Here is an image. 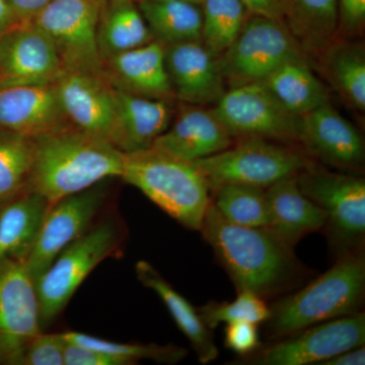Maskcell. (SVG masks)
<instances>
[{
	"mask_svg": "<svg viewBox=\"0 0 365 365\" xmlns=\"http://www.w3.org/2000/svg\"><path fill=\"white\" fill-rule=\"evenodd\" d=\"M106 195L107 189L101 182L49 206L37 242L25 263L35 282L62 250L88 230Z\"/></svg>",
	"mask_w": 365,
	"mask_h": 365,
	"instance_id": "4fadbf2b",
	"label": "cell"
},
{
	"mask_svg": "<svg viewBox=\"0 0 365 365\" xmlns=\"http://www.w3.org/2000/svg\"><path fill=\"white\" fill-rule=\"evenodd\" d=\"M67 121L108 140L114 118L113 88L101 76L64 72L54 83Z\"/></svg>",
	"mask_w": 365,
	"mask_h": 365,
	"instance_id": "ffe728a7",
	"label": "cell"
},
{
	"mask_svg": "<svg viewBox=\"0 0 365 365\" xmlns=\"http://www.w3.org/2000/svg\"><path fill=\"white\" fill-rule=\"evenodd\" d=\"M201 43L218 58L237 39L246 21L241 0H204Z\"/></svg>",
	"mask_w": 365,
	"mask_h": 365,
	"instance_id": "1f68e13d",
	"label": "cell"
},
{
	"mask_svg": "<svg viewBox=\"0 0 365 365\" xmlns=\"http://www.w3.org/2000/svg\"><path fill=\"white\" fill-rule=\"evenodd\" d=\"M274 341L272 344L262 345L258 350L235 360L234 364L319 365L335 355L364 346L365 314L359 312L330 319Z\"/></svg>",
	"mask_w": 365,
	"mask_h": 365,
	"instance_id": "30bf717a",
	"label": "cell"
},
{
	"mask_svg": "<svg viewBox=\"0 0 365 365\" xmlns=\"http://www.w3.org/2000/svg\"><path fill=\"white\" fill-rule=\"evenodd\" d=\"M225 345L241 357L248 356L262 346L258 325L246 321L227 324Z\"/></svg>",
	"mask_w": 365,
	"mask_h": 365,
	"instance_id": "d590c367",
	"label": "cell"
},
{
	"mask_svg": "<svg viewBox=\"0 0 365 365\" xmlns=\"http://www.w3.org/2000/svg\"><path fill=\"white\" fill-rule=\"evenodd\" d=\"M365 294L364 249L339 255L332 267L270 307L266 323L270 340L307 327L360 312Z\"/></svg>",
	"mask_w": 365,
	"mask_h": 365,
	"instance_id": "3957f363",
	"label": "cell"
},
{
	"mask_svg": "<svg viewBox=\"0 0 365 365\" xmlns=\"http://www.w3.org/2000/svg\"><path fill=\"white\" fill-rule=\"evenodd\" d=\"M232 144V136L212 110L191 106L180 112L151 148L193 163L227 150Z\"/></svg>",
	"mask_w": 365,
	"mask_h": 365,
	"instance_id": "44dd1931",
	"label": "cell"
},
{
	"mask_svg": "<svg viewBox=\"0 0 365 365\" xmlns=\"http://www.w3.org/2000/svg\"><path fill=\"white\" fill-rule=\"evenodd\" d=\"M295 177L281 180L266 189L269 215L266 228L292 249L307 235L323 230L327 220L323 209L302 193Z\"/></svg>",
	"mask_w": 365,
	"mask_h": 365,
	"instance_id": "7402d4cb",
	"label": "cell"
},
{
	"mask_svg": "<svg viewBox=\"0 0 365 365\" xmlns=\"http://www.w3.org/2000/svg\"><path fill=\"white\" fill-rule=\"evenodd\" d=\"M63 334L67 342L112 355L123 360L127 365L136 364L140 360H153L158 364H174L181 361L188 354L185 348L175 345L127 344L102 339L86 333L66 332Z\"/></svg>",
	"mask_w": 365,
	"mask_h": 365,
	"instance_id": "d6a6232c",
	"label": "cell"
},
{
	"mask_svg": "<svg viewBox=\"0 0 365 365\" xmlns=\"http://www.w3.org/2000/svg\"><path fill=\"white\" fill-rule=\"evenodd\" d=\"M203 323L211 331L222 324L246 321L251 323H265L270 317V307L265 299L251 290H237L232 302H209L197 309Z\"/></svg>",
	"mask_w": 365,
	"mask_h": 365,
	"instance_id": "836d02e7",
	"label": "cell"
},
{
	"mask_svg": "<svg viewBox=\"0 0 365 365\" xmlns=\"http://www.w3.org/2000/svg\"><path fill=\"white\" fill-rule=\"evenodd\" d=\"M114 118L108 141L123 153L148 150L172 122L170 100L133 95L113 88Z\"/></svg>",
	"mask_w": 365,
	"mask_h": 365,
	"instance_id": "e0dca14e",
	"label": "cell"
},
{
	"mask_svg": "<svg viewBox=\"0 0 365 365\" xmlns=\"http://www.w3.org/2000/svg\"><path fill=\"white\" fill-rule=\"evenodd\" d=\"M135 272L137 278L144 287L153 290L162 299L178 328L195 351L198 361L208 364L217 359L220 350L215 344L212 331L203 323L197 309L148 262H137Z\"/></svg>",
	"mask_w": 365,
	"mask_h": 365,
	"instance_id": "603a6c76",
	"label": "cell"
},
{
	"mask_svg": "<svg viewBox=\"0 0 365 365\" xmlns=\"http://www.w3.org/2000/svg\"><path fill=\"white\" fill-rule=\"evenodd\" d=\"M324 67L331 83L355 108H365V53L357 43L341 42L324 50Z\"/></svg>",
	"mask_w": 365,
	"mask_h": 365,
	"instance_id": "f1b7e54d",
	"label": "cell"
},
{
	"mask_svg": "<svg viewBox=\"0 0 365 365\" xmlns=\"http://www.w3.org/2000/svg\"><path fill=\"white\" fill-rule=\"evenodd\" d=\"M35 280L25 264L0 260V352L6 364H21L26 344L41 333Z\"/></svg>",
	"mask_w": 365,
	"mask_h": 365,
	"instance_id": "7c38bea8",
	"label": "cell"
},
{
	"mask_svg": "<svg viewBox=\"0 0 365 365\" xmlns=\"http://www.w3.org/2000/svg\"><path fill=\"white\" fill-rule=\"evenodd\" d=\"M184 1L190 2V4H195V6H202L204 0H184Z\"/></svg>",
	"mask_w": 365,
	"mask_h": 365,
	"instance_id": "7bdbcfd3",
	"label": "cell"
},
{
	"mask_svg": "<svg viewBox=\"0 0 365 365\" xmlns=\"http://www.w3.org/2000/svg\"><path fill=\"white\" fill-rule=\"evenodd\" d=\"M365 349L364 346L353 348L335 355L332 359L322 362L319 365H364Z\"/></svg>",
	"mask_w": 365,
	"mask_h": 365,
	"instance_id": "60d3db41",
	"label": "cell"
},
{
	"mask_svg": "<svg viewBox=\"0 0 365 365\" xmlns=\"http://www.w3.org/2000/svg\"><path fill=\"white\" fill-rule=\"evenodd\" d=\"M18 25L11 6L6 0H0V32L9 30L11 26Z\"/></svg>",
	"mask_w": 365,
	"mask_h": 365,
	"instance_id": "b9f144b4",
	"label": "cell"
},
{
	"mask_svg": "<svg viewBox=\"0 0 365 365\" xmlns=\"http://www.w3.org/2000/svg\"><path fill=\"white\" fill-rule=\"evenodd\" d=\"M299 143L312 157L334 167L353 170L364 165L361 134L330 103L299 117Z\"/></svg>",
	"mask_w": 365,
	"mask_h": 365,
	"instance_id": "9a60e30c",
	"label": "cell"
},
{
	"mask_svg": "<svg viewBox=\"0 0 365 365\" xmlns=\"http://www.w3.org/2000/svg\"><path fill=\"white\" fill-rule=\"evenodd\" d=\"M118 242L116 225L106 222L86 230L60 252L36 280L42 327L62 313L91 271L114 254Z\"/></svg>",
	"mask_w": 365,
	"mask_h": 365,
	"instance_id": "52a82bcc",
	"label": "cell"
},
{
	"mask_svg": "<svg viewBox=\"0 0 365 365\" xmlns=\"http://www.w3.org/2000/svg\"><path fill=\"white\" fill-rule=\"evenodd\" d=\"M241 1L246 11L254 16H265V18L282 21L280 0H241Z\"/></svg>",
	"mask_w": 365,
	"mask_h": 365,
	"instance_id": "ab89813d",
	"label": "cell"
},
{
	"mask_svg": "<svg viewBox=\"0 0 365 365\" xmlns=\"http://www.w3.org/2000/svg\"><path fill=\"white\" fill-rule=\"evenodd\" d=\"M63 334H38L26 344L21 365H64Z\"/></svg>",
	"mask_w": 365,
	"mask_h": 365,
	"instance_id": "e575fe53",
	"label": "cell"
},
{
	"mask_svg": "<svg viewBox=\"0 0 365 365\" xmlns=\"http://www.w3.org/2000/svg\"><path fill=\"white\" fill-rule=\"evenodd\" d=\"M97 36L103 61L155 40L133 0H103Z\"/></svg>",
	"mask_w": 365,
	"mask_h": 365,
	"instance_id": "484cf974",
	"label": "cell"
},
{
	"mask_svg": "<svg viewBox=\"0 0 365 365\" xmlns=\"http://www.w3.org/2000/svg\"><path fill=\"white\" fill-rule=\"evenodd\" d=\"M210 197L211 204L228 222L247 227H268L266 189L227 184L211 190Z\"/></svg>",
	"mask_w": 365,
	"mask_h": 365,
	"instance_id": "4dcf8cb0",
	"label": "cell"
},
{
	"mask_svg": "<svg viewBox=\"0 0 365 365\" xmlns=\"http://www.w3.org/2000/svg\"><path fill=\"white\" fill-rule=\"evenodd\" d=\"M311 163L300 151L261 137H242L227 150L193 162L210 191L227 184L267 189L297 176Z\"/></svg>",
	"mask_w": 365,
	"mask_h": 365,
	"instance_id": "5b68a950",
	"label": "cell"
},
{
	"mask_svg": "<svg viewBox=\"0 0 365 365\" xmlns=\"http://www.w3.org/2000/svg\"><path fill=\"white\" fill-rule=\"evenodd\" d=\"M49 206L44 197L29 191L0 207V260L26 263Z\"/></svg>",
	"mask_w": 365,
	"mask_h": 365,
	"instance_id": "cb8c5ba5",
	"label": "cell"
},
{
	"mask_svg": "<svg viewBox=\"0 0 365 365\" xmlns=\"http://www.w3.org/2000/svg\"><path fill=\"white\" fill-rule=\"evenodd\" d=\"M302 51L281 21L254 16L245 21L232 45L218 57L225 83H260L287 60Z\"/></svg>",
	"mask_w": 365,
	"mask_h": 365,
	"instance_id": "ba28073f",
	"label": "cell"
},
{
	"mask_svg": "<svg viewBox=\"0 0 365 365\" xmlns=\"http://www.w3.org/2000/svg\"><path fill=\"white\" fill-rule=\"evenodd\" d=\"M16 24L28 23L53 0H6Z\"/></svg>",
	"mask_w": 365,
	"mask_h": 365,
	"instance_id": "f35d334b",
	"label": "cell"
},
{
	"mask_svg": "<svg viewBox=\"0 0 365 365\" xmlns=\"http://www.w3.org/2000/svg\"><path fill=\"white\" fill-rule=\"evenodd\" d=\"M4 32H6V31H4ZM4 32H0V38H1L2 34H4Z\"/></svg>",
	"mask_w": 365,
	"mask_h": 365,
	"instance_id": "f6af8a7d",
	"label": "cell"
},
{
	"mask_svg": "<svg viewBox=\"0 0 365 365\" xmlns=\"http://www.w3.org/2000/svg\"><path fill=\"white\" fill-rule=\"evenodd\" d=\"M200 232L237 292L251 290L266 299L297 287L306 276L294 249L267 228L228 222L211 202Z\"/></svg>",
	"mask_w": 365,
	"mask_h": 365,
	"instance_id": "6da1fadb",
	"label": "cell"
},
{
	"mask_svg": "<svg viewBox=\"0 0 365 365\" xmlns=\"http://www.w3.org/2000/svg\"><path fill=\"white\" fill-rule=\"evenodd\" d=\"M64 73L56 49L32 21L18 24L0 38V88L53 85Z\"/></svg>",
	"mask_w": 365,
	"mask_h": 365,
	"instance_id": "5bb4252c",
	"label": "cell"
},
{
	"mask_svg": "<svg viewBox=\"0 0 365 365\" xmlns=\"http://www.w3.org/2000/svg\"><path fill=\"white\" fill-rule=\"evenodd\" d=\"M338 31L354 35L364 28L365 0H337Z\"/></svg>",
	"mask_w": 365,
	"mask_h": 365,
	"instance_id": "74e56055",
	"label": "cell"
},
{
	"mask_svg": "<svg viewBox=\"0 0 365 365\" xmlns=\"http://www.w3.org/2000/svg\"><path fill=\"white\" fill-rule=\"evenodd\" d=\"M282 21L300 50L321 54L338 32L337 0H280Z\"/></svg>",
	"mask_w": 365,
	"mask_h": 365,
	"instance_id": "d4e9b609",
	"label": "cell"
},
{
	"mask_svg": "<svg viewBox=\"0 0 365 365\" xmlns=\"http://www.w3.org/2000/svg\"><path fill=\"white\" fill-rule=\"evenodd\" d=\"M139 11L163 45L201 41L202 9L184 0H139Z\"/></svg>",
	"mask_w": 365,
	"mask_h": 365,
	"instance_id": "83f0119b",
	"label": "cell"
},
{
	"mask_svg": "<svg viewBox=\"0 0 365 365\" xmlns=\"http://www.w3.org/2000/svg\"><path fill=\"white\" fill-rule=\"evenodd\" d=\"M96 1L98 2V4H102L103 2V0H96Z\"/></svg>",
	"mask_w": 365,
	"mask_h": 365,
	"instance_id": "ee69618b",
	"label": "cell"
},
{
	"mask_svg": "<svg viewBox=\"0 0 365 365\" xmlns=\"http://www.w3.org/2000/svg\"><path fill=\"white\" fill-rule=\"evenodd\" d=\"M100 6L96 0H53L33 19L51 39L64 72L103 76L97 36Z\"/></svg>",
	"mask_w": 365,
	"mask_h": 365,
	"instance_id": "9c48e42d",
	"label": "cell"
},
{
	"mask_svg": "<svg viewBox=\"0 0 365 365\" xmlns=\"http://www.w3.org/2000/svg\"><path fill=\"white\" fill-rule=\"evenodd\" d=\"M35 140L0 131V207L29 192Z\"/></svg>",
	"mask_w": 365,
	"mask_h": 365,
	"instance_id": "f546056e",
	"label": "cell"
},
{
	"mask_svg": "<svg viewBox=\"0 0 365 365\" xmlns=\"http://www.w3.org/2000/svg\"><path fill=\"white\" fill-rule=\"evenodd\" d=\"M295 179L302 193L325 212L327 220L324 230L337 257L364 249V178L331 172L311 163Z\"/></svg>",
	"mask_w": 365,
	"mask_h": 365,
	"instance_id": "8992f818",
	"label": "cell"
},
{
	"mask_svg": "<svg viewBox=\"0 0 365 365\" xmlns=\"http://www.w3.org/2000/svg\"><path fill=\"white\" fill-rule=\"evenodd\" d=\"M165 66L174 97L190 106L215 104L225 93L218 58L201 41L165 46Z\"/></svg>",
	"mask_w": 365,
	"mask_h": 365,
	"instance_id": "2e32d148",
	"label": "cell"
},
{
	"mask_svg": "<svg viewBox=\"0 0 365 365\" xmlns=\"http://www.w3.org/2000/svg\"><path fill=\"white\" fill-rule=\"evenodd\" d=\"M66 339V338H64ZM64 365H127L123 360L66 341Z\"/></svg>",
	"mask_w": 365,
	"mask_h": 365,
	"instance_id": "8d00e7d4",
	"label": "cell"
},
{
	"mask_svg": "<svg viewBox=\"0 0 365 365\" xmlns=\"http://www.w3.org/2000/svg\"><path fill=\"white\" fill-rule=\"evenodd\" d=\"M262 83L297 117L329 103L325 86L307 66L304 55L287 60Z\"/></svg>",
	"mask_w": 365,
	"mask_h": 365,
	"instance_id": "4316f807",
	"label": "cell"
},
{
	"mask_svg": "<svg viewBox=\"0 0 365 365\" xmlns=\"http://www.w3.org/2000/svg\"><path fill=\"white\" fill-rule=\"evenodd\" d=\"M103 78L112 88L140 97L172 100L165 45L157 40L103 61Z\"/></svg>",
	"mask_w": 365,
	"mask_h": 365,
	"instance_id": "d6986e66",
	"label": "cell"
},
{
	"mask_svg": "<svg viewBox=\"0 0 365 365\" xmlns=\"http://www.w3.org/2000/svg\"><path fill=\"white\" fill-rule=\"evenodd\" d=\"M67 123L54 83L0 88V131L35 139Z\"/></svg>",
	"mask_w": 365,
	"mask_h": 365,
	"instance_id": "ac0fdd59",
	"label": "cell"
},
{
	"mask_svg": "<svg viewBox=\"0 0 365 365\" xmlns=\"http://www.w3.org/2000/svg\"><path fill=\"white\" fill-rule=\"evenodd\" d=\"M35 155L29 191L57 201L121 176L123 153L102 137L71 123L34 139Z\"/></svg>",
	"mask_w": 365,
	"mask_h": 365,
	"instance_id": "7a4b0ae2",
	"label": "cell"
},
{
	"mask_svg": "<svg viewBox=\"0 0 365 365\" xmlns=\"http://www.w3.org/2000/svg\"><path fill=\"white\" fill-rule=\"evenodd\" d=\"M120 178L182 227L200 232L211 202L210 189L193 163L150 148L123 153Z\"/></svg>",
	"mask_w": 365,
	"mask_h": 365,
	"instance_id": "277c9868",
	"label": "cell"
},
{
	"mask_svg": "<svg viewBox=\"0 0 365 365\" xmlns=\"http://www.w3.org/2000/svg\"><path fill=\"white\" fill-rule=\"evenodd\" d=\"M212 112L232 137L299 143V117L288 111L262 81L225 91Z\"/></svg>",
	"mask_w": 365,
	"mask_h": 365,
	"instance_id": "8fae6325",
	"label": "cell"
}]
</instances>
